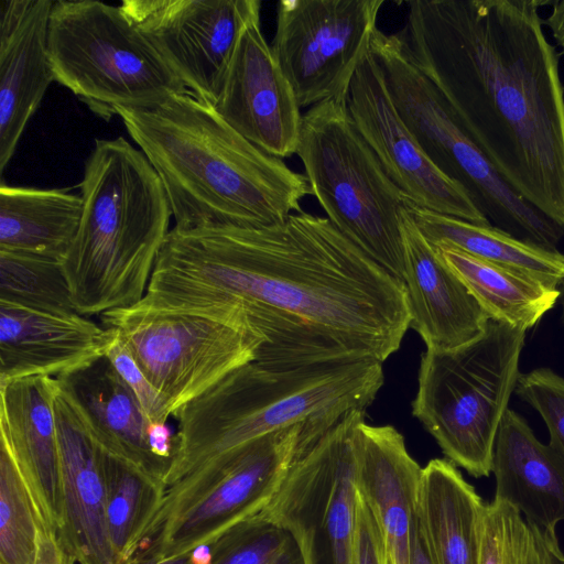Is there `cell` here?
I'll return each mask as SVG.
<instances>
[{
	"label": "cell",
	"mask_w": 564,
	"mask_h": 564,
	"mask_svg": "<svg viewBox=\"0 0 564 564\" xmlns=\"http://www.w3.org/2000/svg\"><path fill=\"white\" fill-rule=\"evenodd\" d=\"M144 304L243 310L272 368L377 360L410 327L404 283L326 217L306 212L258 228L173 227Z\"/></svg>",
	"instance_id": "cell-1"
},
{
	"label": "cell",
	"mask_w": 564,
	"mask_h": 564,
	"mask_svg": "<svg viewBox=\"0 0 564 564\" xmlns=\"http://www.w3.org/2000/svg\"><path fill=\"white\" fill-rule=\"evenodd\" d=\"M538 0H415L395 33L528 203L564 229V86Z\"/></svg>",
	"instance_id": "cell-2"
},
{
	"label": "cell",
	"mask_w": 564,
	"mask_h": 564,
	"mask_svg": "<svg viewBox=\"0 0 564 564\" xmlns=\"http://www.w3.org/2000/svg\"><path fill=\"white\" fill-rule=\"evenodd\" d=\"M164 187L175 227L258 228L302 212L311 194L290 169L189 90L148 109H117Z\"/></svg>",
	"instance_id": "cell-3"
},
{
	"label": "cell",
	"mask_w": 564,
	"mask_h": 564,
	"mask_svg": "<svg viewBox=\"0 0 564 564\" xmlns=\"http://www.w3.org/2000/svg\"><path fill=\"white\" fill-rule=\"evenodd\" d=\"M383 382L377 360L294 368L249 362L173 414L178 425L165 484L258 437L294 426L303 429L300 457L349 412L365 411Z\"/></svg>",
	"instance_id": "cell-4"
},
{
	"label": "cell",
	"mask_w": 564,
	"mask_h": 564,
	"mask_svg": "<svg viewBox=\"0 0 564 564\" xmlns=\"http://www.w3.org/2000/svg\"><path fill=\"white\" fill-rule=\"evenodd\" d=\"M83 215L62 265L76 312L101 315L139 303L171 229L156 172L127 139H97L80 182Z\"/></svg>",
	"instance_id": "cell-5"
},
{
	"label": "cell",
	"mask_w": 564,
	"mask_h": 564,
	"mask_svg": "<svg viewBox=\"0 0 564 564\" xmlns=\"http://www.w3.org/2000/svg\"><path fill=\"white\" fill-rule=\"evenodd\" d=\"M525 333L490 319L469 343L422 354L412 413L448 460L476 478L491 473L496 437L520 376Z\"/></svg>",
	"instance_id": "cell-6"
},
{
	"label": "cell",
	"mask_w": 564,
	"mask_h": 564,
	"mask_svg": "<svg viewBox=\"0 0 564 564\" xmlns=\"http://www.w3.org/2000/svg\"><path fill=\"white\" fill-rule=\"evenodd\" d=\"M296 155L326 218L403 282L408 198L356 128L347 96L322 101L303 115Z\"/></svg>",
	"instance_id": "cell-7"
},
{
	"label": "cell",
	"mask_w": 564,
	"mask_h": 564,
	"mask_svg": "<svg viewBox=\"0 0 564 564\" xmlns=\"http://www.w3.org/2000/svg\"><path fill=\"white\" fill-rule=\"evenodd\" d=\"M370 51L400 117L435 166L466 192L492 226L557 250L564 229L505 181L442 93L405 53L398 35L377 29Z\"/></svg>",
	"instance_id": "cell-8"
},
{
	"label": "cell",
	"mask_w": 564,
	"mask_h": 564,
	"mask_svg": "<svg viewBox=\"0 0 564 564\" xmlns=\"http://www.w3.org/2000/svg\"><path fill=\"white\" fill-rule=\"evenodd\" d=\"M47 47L55 82L104 120L187 90L120 6L54 1Z\"/></svg>",
	"instance_id": "cell-9"
},
{
	"label": "cell",
	"mask_w": 564,
	"mask_h": 564,
	"mask_svg": "<svg viewBox=\"0 0 564 564\" xmlns=\"http://www.w3.org/2000/svg\"><path fill=\"white\" fill-rule=\"evenodd\" d=\"M165 400L171 414L234 370L264 344L236 306L155 307L142 303L100 315Z\"/></svg>",
	"instance_id": "cell-10"
},
{
	"label": "cell",
	"mask_w": 564,
	"mask_h": 564,
	"mask_svg": "<svg viewBox=\"0 0 564 564\" xmlns=\"http://www.w3.org/2000/svg\"><path fill=\"white\" fill-rule=\"evenodd\" d=\"M302 433L294 426L258 437L167 486L140 549L163 557L188 555L261 512L297 458Z\"/></svg>",
	"instance_id": "cell-11"
},
{
	"label": "cell",
	"mask_w": 564,
	"mask_h": 564,
	"mask_svg": "<svg viewBox=\"0 0 564 564\" xmlns=\"http://www.w3.org/2000/svg\"><path fill=\"white\" fill-rule=\"evenodd\" d=\"M365 411L349 412L291 465L261 513L295 539L304 564H355L358 488L355 430Z\"/></svg>",
	"instance_id": "cell-12"
},
{
	"label": "cell",
	"mask_w": 564,
	"mask_h": 564,
	"mask_svg": "<svg viewBox=\"0 0 564 564\" xmlns=\"http://www.w3.org/2000/svg\"><path fill=\"white\" fill-rule=\"evenodd\" d=\"M383 0H282L271 50L300 108L348 95Z\"/></svg>",
	"instance_id": "cell-13"
},
{
	"label": "cell",
	"mask_w": 564,
	"mask_h": 564,
	"mask_svg": "<svg viewBox=\"0 0 564 564\" xmlns=\"http://www.w3.org/2000/svg\"><path fill=\"white\" fill-rule=\"evenodd\" d=\"M122 11L187 90L215 106L258 0H123Z\"/></svg>",
	"instance_id": "cell-14"
},
{
	"label": "cell",
	"mask_w": 564,
	"mask_h": 564,
	"mask_svg": "<svg viewBox=\"0 0 564 564\" xmlns=\"http://www.w3.org/2000/svg\"><path fill=\"white\" fill-rule=\"evenodd\" d=\"M352 121L388 176L414 205L478 225H491L466 192L430 160L399 115L370 48L350 82Z\"/></svg>",
	"instance_id": "cell-15"
},
{
	"label": "cell",
	"mask_w": 564,
	"mask_h": 564,
	"mask_svg": "<svg viewBox=\"0 0 564 564\" xmlns=\"http://www.w3.org/2000/svg\"><path fill=\"white\" fill-rule=\"evenodd\" d=\"M214 108L267 153L279 159L296 154L303 115L264 39L260 18L242 31Z\"/></svg>",
	"instance_id": "cell-16"
},
{
	"label": "cell",
	"mask_w": 564,
	"mask_h": 564,
	"mask_svg": "<svg viewBox=\"0 0 564 564\" xmlns=\"http://www.w3.org/2000/svg\"><path fill=\"white\" fill-rule=\"evenodd\" d=\"M55 414L64 516L58 536L79 564H116L107 525L104 449L58 379Z\"/></svg>",
	"instance_id": "cell-17"
},
{
	"label": "cell",
	"mask_w": 564,
	"mask_h": 564,
	"mask_svg": "<svg viewBox=\"0 0 564 564\" xmlns=\"http://www.w3.org/2000/svg\"><path fill=\"white\" fill-rule=\"evenodd\" d=\"M57 379L28 377L0 386V441L10 449L44 525L63 528L55 395Z\"/></svg>",
	"instance_id": "cell-18"
},
{
	"label": "cell",
	"mask_w": 564,
	"mask_h": 564,
	"mask_svg": "<svg viewBox=\"0 0 564 564\" xmlns=\"http://www.w3.org/2000/svg\"><path fill=\"white\" fill-rule=\"evenodd\" d=\"M112 339L111 330L78 313L0 302V386L67 376L104 357Z\"/></svg>",
	"instance_id": "cell-19"
},
{
	"label": "cell",
	"mask_w": 564,
	"mask_h": 564,
	"mask_svg": "<svg viewBox=\"0 0 564 564\" xmlns=\"http://www.w3.org/2000/svg\"><path fill=\"white\" fill-rule=\"evenodd\" d=\"M52 0L0 1V172L55 82L47 33Z\"/></svg>",
	"instance_id": "cell-20"
},
{
	"label": "cell",
	"mask_w": 564,
	"mask_h": 564,
	"mask_svg": "<svg viewBox=\"0 0 564 564\" xmlns=\"http://www.w3.org/2000/svg\"><path fill=\"white\" fill-rule=\"evenodd\" d=\"M402 236L410 327L421 336L426 349L451 350L479 336L489 316L423 237L406 205Z\"/></svg>",
	"instance_id": "cell-21"
},
{
	"label": "cell",
	"mask_w": 564,
	"mask_h": 564,
	"mask_svg": "<svg viewBox=\"0 0 564 564\" xmlns=\"http://www.w3.org/2000/svg\"><path fill=\"white\" fill-rule=\"evenodd\" d=\"M354 441L357 488L378 523L388 564H410L422 467L391 425L373 426L361 419Z\"/></svg>",
	"instance_id": "cell-22"
},
{
	"label": "cell",
	"mask_w": 564,
	"mask_h": 564,
	"mask_svg": "<svg viewBox=\"0 0 564 564\" xmlns=\"http://www.w3.org/2000/svg\"><path fill=\"white\" fill-rule=\"evenodd\" d=\"M491 471L495 500L513 507L542 532L556 533L564 520V462L511 409L496 437Z\"/></svg>",
	"instance_id": "cell-23"
},
{
	"label": "cell",
	"mask_w": 564,
	"mask_h": 564,
	"mask_svg": "<svg viewBox=\"0 0 564 564\" xmlns=\"http://www.w3.org/2000/svg\"><path fill=\"white\" fill-rule=\"evenodd\" d=\"M56 379L69 392L102 449L165 482L170 464L150 448L151 422L106 356Z\"/></svg>",
	"instance_id": "cell-24"
},
{
	"label": "cell",
	"mask_w": 564,
	"mask_h": 564,
	"mask_svg": "<svg viewBox=\"0 0 564 564\" xmlns=\"http://www.w3.org/2000/svg\"><path fill=\"white\" fill-rule=\"evenodd\" d=\"M485 507L451 460L422 467L416 514L437 564H478Z\"/></svg>",
	"instance_id": "cell-25"
},
{
	"label": "cell",
	"mask_w": 564,
	"mask_h": 564,
	"mask_svg": "<svg viewBox=\"0 0 564 564\" xmlns=\"http://www.w3.org/2000/svg\"><path fill=\"white\" fill-rule=\"evenodd\" d=\"M0 185V250L62 260L80 225L82 195L69 188Z\"/></svg>",
	"instance_id": "cell-26"
},
{
	"label": "cell",
	"mask_w": 564,
	"mask_h": 564,
	"mask_svg": "<svg viewBox=\"0 0 564 564\" xmlns=\"http://www.w3.org/2000/svg\"><path fill=\"white\" fill-rule=\"evenodd\" d=\"M406 208L433 247H448L477 259L523 273L560 289L564 282V253L520 240L492 226L478 225L412 204Z\"/></svg>",
	"instance_id": "cell-27"
},
{
	"label": "cell",
	"mask_w": 564,
	"mask_h": 564,
	"mask_svg": "<svg viewBox=\"0 0 564 564\" xmlns=\"http://www.w3.org/2000/svg\"><path fill=\"white\" fill-rule=\"evenodd\" d=\"M433 248L491 321L527 332L560 300V289L550 288L523 273L453 248Z\"/></svg>",
	"instance_id": "cell-28"
},
{
	"label": "cell",
	"mask_w": 564,
	"mask_h": 564,
	"mask_svg": "<svg viewBox=\"0 0 564 564\" xmlns=\"http://www.w3.org/2000/svg\"><path fill=\"white\" fill-rule=\"evenodd\" d=\"M102 464L108 532L116 564H120L144 543L162 508L167 486L105 449Z\"/></svg>",
	"instance_id": "cell-29"
},
{
	"label": "cell",
	"mask_w": 564,
	"mask_h": 564,
	"mask_svg": "<svg viewBox=\"0 0 564 564\" xmlns=\"http://www.w3.org/2000/svg\"><path fill=\"white\" fill-rule=\"evenodd\" d=\"M0 302L52 313H77L59 259L0 250Z\"/></svg>",
	"instance_id": "cell-30"
},
{
	"label": "cell",
	"mask_w": 564,
	"mask_h": 564,
	"mask_svg": "<svg viewBox=\"0 0 564 564\" xmlns=\"http://www.w3.org/2000/svg\"><path fill=\"white\" fill-rule=\"evenodd\" d=\"M42 524L29 487L0 441V564H34Z\"/></svg>",
	"instance_id": "cell-31"
},
{
	"label": "cell",
	"mask_w": 564,
	"mask_h": 564,
	"mask_svg": "<svg viewBox=\"0 0 564 564\" xmlns=\"http://www.w3.org/2000/svg\"><path fill=\"white\" fill-rule=\"evenodd\" d=\"M213 564H304L293 535L261 512L210 544Z\"/></svg>",
	"instance_id": "cell-32"
},
{
	"label": "cell",
	"mask_w": 564,
	"mask_h": 564,
	"mask_svg": "<svg viewBox=\"0 0 564 564\" xmlns=\"http://www.w3.org/2000/svg\"><path fill=\"white\" fill-rule=\"evenodd\" d=\"M544 533L513 507L497 500L486 503L478 564H546Z\"/></svg>",
	"instance_id": "cell-33"
},
{
	"label": "cell",
	"mask_w": 564,
	"mask_h": 564,
	"mask_svg": "<svg viewBox=\"0 0 564 564\" xmlns=\"http://www.w3.org/2000/svg\"><path fill=\"white\" fill-rule=\"evenodd\" d=\"M514 392L540 414L549 445L564 462V377L551 368H535L520 373Z\"/></svg>",
	"instance_id": "cell-34"
},
{
	"label": "cell",
	"mask_w": 564,
	"mask_h": 564,
	"mask_svg": "<svg viewBox=\"0 0 564 564\" xmlns=\"http://www.w3.org/2000/svg\"><path fill=\"white\" fill-rule=\"evenodd\" d=\"M105 356L132 392L149 421L167 423L172 414L165 400L115 334Z\"/></svg>",
	"instance_id": "cell-35"
},
{
	"label": "cell",
	"mask_w": 564,
	"mask_h": 564,
	"mask_svg": "<svg viewBox=\"0 0 564 564\" xmlns=\"http://www.w3.org/2000/svg\"><path fill=\"white\" fill-rule=\"evenodd\" d=\"M355 564H388L378 523L358 491Z\"/></svg>",
	"instance_id": "cell-36"
},
{
	"label": "cell",
	"mask_w": 564,
	"mask_h": 564,
	"mask_svg": "<svg viewBox=\"0 0 564 564\" xmlns=\"http://www.w3.org/2000/svg\"><path fill=\"white\" fill-rule=\"evenodd\" d=\"M73 554L61 541L58 534L41 525L37 535V546L34 564H75Z\"/></svg>",
	"instance_id": "cell-37"
},
{
	"label": "cell",
	"mask_w": 564,
	"mask_h": 564,
	"mask_svg": "<svg viewBox=\"0 0 564 564\" xmlns=\"http://www.w3.org/2000/svg\"><path fill=\"white\" fill-rule=\"evenodd\" d=\"M148 441L152 453L171 466L174 453V435H172L167 424L151 422Z\"/></svg>",
	"instance_id": "cell-38"
},
{
	"label": "cell",
	"mask_w": 564,
	"mask_h": 564,
	"mask_svg": "<svg viewBox=\"0 0 564 564\" xmlns=\"http://www.w3.org/2000/svg\"><path fill=\"white\" fill-rule=\"evenodd\" d=\"M410 564H437L415 517L410 542Z\"/></svg>",
	"instance_id": "cell-39"
},
{
	"label": "cell",
	"mask_w": 564,
	"mask_h": 564,
	"mask_svg": "<svg viewBox=\"0 0 564 564\" xmlns=\"http://www.w3.org/2000/svg\"><path fill=\"white\" fill-rule=\"evenodd\" d=\"M551 4L552 11L543 23L550 29L557 46L564 53V0L552 1Z\"/></svg>",
	"instance_id": "cell-40"
},
{
	"label": "cell",
	"mask_w": 564,
	"mask_h": 564,
	"mask_svg": "<svg viewBox=\"0 0 564 564\" xmlns=\"http://www.w3.org/2000/svg\"><path fill=\"white\" fill-rule=\"evenodd\" d=\"M120 564H192L189 555L163 557L145 549H140Z\"/></svg>",
	"instance_id": "cell-41"
},
{
	"label": "cell",
	"mask_w": 564,
	"mask_h": 564,
	"mask_svg": "<svg viewBox=\"0 0 564 564\" xmlns=\"http://www.w3.org/2000/svg\"><path fill=\"white\" fill-rule=\"evenodd\" d=\"M544 535L547 552L546 564H564V553L560 549L556 533H544Z\"/></svg>",
	"instance_id": "cell-42"
},
{
	"label": "cell",
	"mask_w": 564,
	"mask_h": 564,
	"mask_svg": "<svg viewBox=\"0 0 564 564\" xmlns=\"http://www.w3.org/2000/svg\"><path fill=\"white\" fill-rule=\"evenodd\" d=\"M560 292H561V294H560L558 302L561 304L562 321H563V324H564V282H563V284L560 288Z\"/></svg>",
	"instance_id": "cell-43"
}]
</instances>
